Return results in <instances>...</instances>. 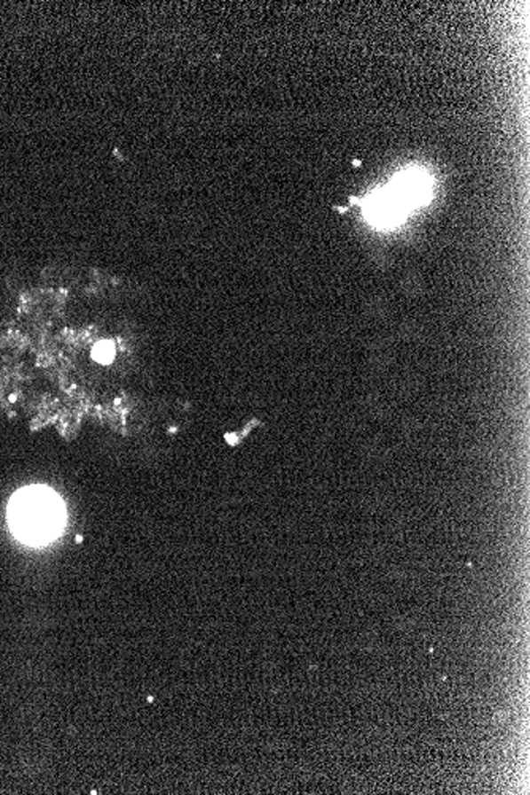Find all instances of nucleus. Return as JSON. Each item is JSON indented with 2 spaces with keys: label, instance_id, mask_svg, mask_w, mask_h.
Segmentation results:
<instances>
[{
  "label": "nucleus",
  "instance_id": "nucleus-3",
  "mask_svg": "<svg viewBox=\"0 0 530 795\" xmlns=\"http://www.w3.org/2000/svg\"><path fill=\"white\" fill-rule=\"evenodd\" d=\"M115 354H116V350H115V343L112 340L99 342L98 345L92 348V359L99 364H110L115 359Z\"/></svg>",
  "mask_w": 530,
  "mask_h": 795
},
{
  "label": "nucleus",
  "instance_id": "nucleus-2",
  "mask_svg": "<svg viewBox=\"0 0 530 795\" xmlns=\"http://www.w3.org/2000/svg\"><path fill=\"white\" fill-rule=\"evenodd\" d=\"M389 189L396 194L397 199L404 203L407 209H410L411 205H418L423 201H426L427 195H429V181L424 175H421L419 172H408L399 177L396 183H392Z\"/></svg>",
  "mask_w": 530,
  "mask_h": 795
},
{
  "label": "nucleus",
  "instance_id": "nucleus-1",
  "mask_svg": "<svg viewBox=\"0 0 530 795\" xmlns=\"http://www.w3.org/2000/svg\"><path fill=\"white\" fill-rule=\"evenodd\" d=\"M8 511L12 529L30 545L51 540L64 524V507L48 489H24L15 495Z\"/></svg>",
  "mask_w": 530,
  "mask_h": 795
}]
</instances>
